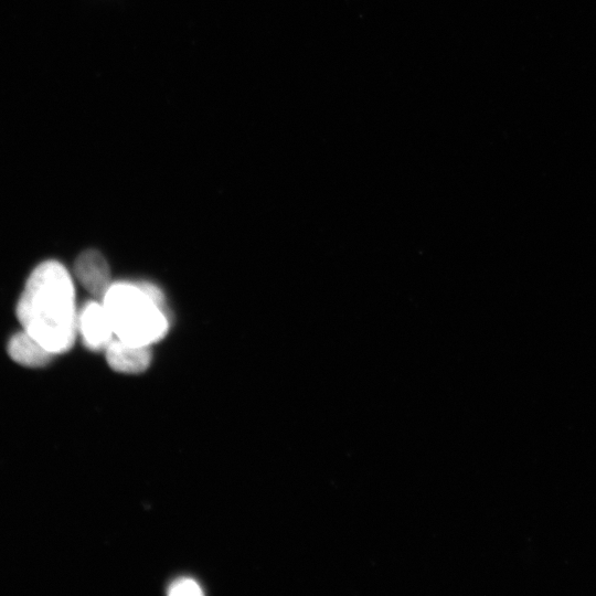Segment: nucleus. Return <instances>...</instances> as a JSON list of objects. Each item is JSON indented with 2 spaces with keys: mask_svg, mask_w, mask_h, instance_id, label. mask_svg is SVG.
I'll list each match as a JSON object with an SVG mask.
<instances>
[{
  "mask_svg": "<svg viewBox=\"0 0 596 596\" xmlns=\"http://www.w3.org/2000/svg\"><path fill=\"white\" fill-rule=\"evenodd\" d=\"M73 279L56 260L38 265L17 304V317L26 331L53 355L68 351L77 333Z\"/></svg>",
  "mask_w": 596,
  "mask_h": 596,
  "instance_id": "nucleus-1",
  "label": "nucleus"
},
{
  "mask_svg": "<svg viewBox=\"0 0 596 596\" xmlns=\"http://www.w3.org/2000/svg\"><path fill=\"white\" fill-rule=\"evenodd\" d=\"M103 305L114 334L129 344L150 347L168 332L163 296L155 285L111 284Z\"/></svg>",
  "mask_w": 596,
  "mask_h": 596,
  "instance_id": "nucleus-2",
  "label": "nucleus"
},
{
  "mask_svg": "<svg viewBox=\"0 0 596 596\" xmlns=\"http://www.w3.org/2000/svg\"><path fill=\"white\" fill-rule=\"evenodd\" d=\"M77 332L88 349H106L114 331L103 302L91 300L84 305L77 316Z\"/></svg>",
  "mask_w": 596,
  "mask_h": 596,
  "instance_id": "nucleus-3",
  "label": "nucleus"
},
{
  "mask_svg": "<svg viewBox=\"0 0 596 596\" xmlns=\"http://www.w3.org/2000/svg\"><path fill=\"white\" fill-rule=\"evenodd\" d=\"M74 270L77 280L87 291L104 298L111 283L109 265L102 253L95 249L81 253L75 260Z\"/></svg>",
  "mask_w": 596,
  "mask_h": 596,
  "instance_id": "nucleus-4",
  "label": "nucleus"
},
{
  "mask_svg": "<svg viewBox=\"0 0 596 596\" xmlns=\"http://www.w3.org/2000/svg\"><path fill=\"white\" fill-rule=\"evenodd\" d=\"M106 360L109 366L121 373H140L151 361L149 347L129 344L118 338L106 347Z\"/></svg>",
  "mask_w": 596,
  "mask_h": 596,
  "instance_id": "nucleus-5",
  "label": "nucleus"
},
{
  "mask_svg": "<svg viewBox=\"0 0 596 596\" xmlns=\"http://www.w3.org/2000/svg\"><path fill=\"white\" fill-rule=\"evenodd\" d=\"M8 353L14 362L28 368L44 366L54 356L24 330L11 337L8 342Z\"/></svg>",
  "mask_w": 596,
  "mask_h": 596,
  "instance_id": "nucleus-6",
  "label": "nucleus"
},
{
  "mask_svg": "<svg viewBox=\"0 0 596 596\" xmlns=\"http://www.w3.org/2000/svg\"><path fill=\"white\" fill-rule=\"evenodd\" d=\"M168 594L170 596H201L203 595V592L201 586L194 579L179 578L169 586Z\"/></svg>",
  "mask_w": 596,
  "mask_h": 596,
  "instance_id": "nucleus-7",
  "label": "nucleus"
}]
</instances>
